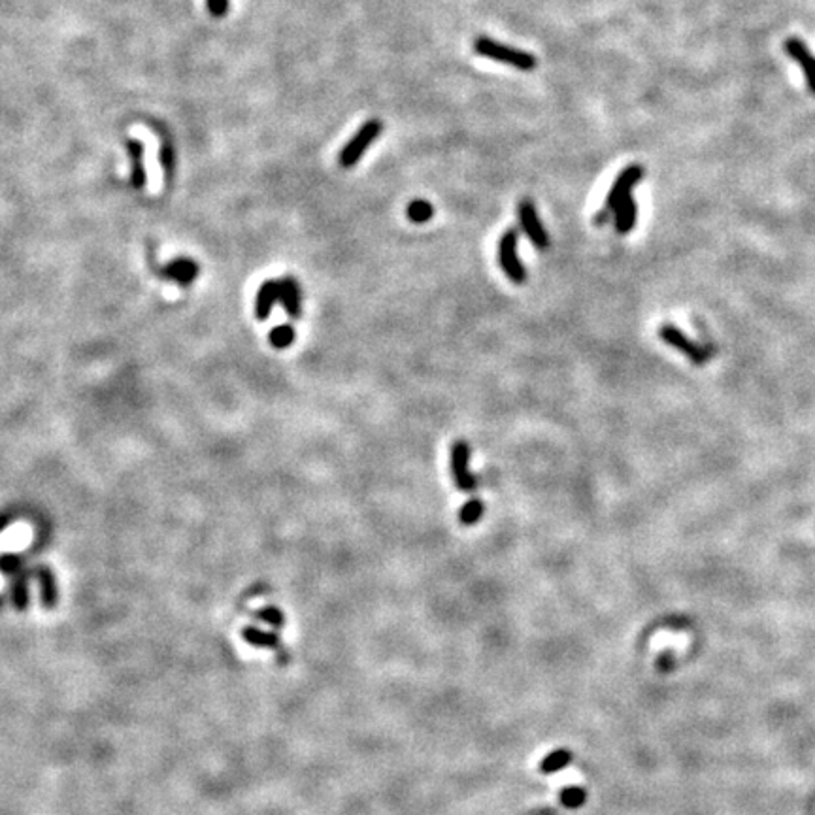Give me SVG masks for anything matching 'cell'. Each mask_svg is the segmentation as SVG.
<instances>
[{
    "instance_id": "ba28073f",
    "label": "cell",
    "mask_w": 815,
    "mask_h": 815,
    "mask_svg": "<svg viewBox=\"0 0 815 815\" xmlns=\"http://www.w3.org/2000/svg\"><path fill=\"white\" fill-rule=\"evenodd\" d=\"M783 48L802 66V70L806 74V83L810 87L811 95H815V57L811 55L808 46L800 38H789L787 42L783 43Z\"/></svg>"
},
{
    "instance_id": "d6986e66",
    "label": "cell",
    "mask_w": 815,
    "mask_h": 815,
    "mask_svg": "<svg viewBox=\"0 0 815 815\" xmlns=\"http://www.w3.org/2000/svg\"><path fill=\"white\" fill-rule=\"evenodd\" d=\"M206 6H208V11L211 14V17L221 19V17H225L228 14L231 2H228V0H206Z\"/></svg>"
},
{
    "instance_id": "8992f818",
    "label": "cell",
    "mask_w": 815,
    "mask_h": 815,
    "mask_svg": "<svg viewBox=\"0 0 815 815\" xmlns=\"http://www.w3.org/2000/svg\"><path fill=\"white\" fill-rule=\"evenodd\" d=\"M659 336L666 342V344H670V346L674 347V349L681 351L689 361H693L695 364H698V367L704 364V362L712 357V351L689 340L680 329H675L674 325H663L659 329Z\"/></svg>"
},
{
    "instance_id": "6da1fadb",
    "label": "cell",
    "mask_w": 815,
    "mask_h": 815,
    "mask_svg": "<svg viewBox=\"0 0 815 815\" xmlns=\"http://www.w3.org/2000/svg\"><path fill=\"white\" fill-rule=\"evenodd\" d=\"M475 53L487 59L497 61L503 65H510L517 70H532L536 66V57L532 53L521 51V49L510 48L504 43L497 42V40L487 38V36H480L474 43Z\"/></svg>"
},
{
    "instance_id": "5b68a950",
    "label": "cell",
    "mask_w": 815,
    "mask_h": 815,
    "mask_svg": "<svg viewBox=\"0 0 815 815\" xmlns=\"http://www.w3.org/2000/svg\"><path fill=\"white\" fill-rule=\"evenodd\" d=\"M449 466H451V475H453L457 489L465 493L474 491L478 487V481H475L474 474L470 472V446L465 440H457L451 446Z\"/></svg>"
},
{
    "instance_id": "52a82bcc",
    "label": "cell",
    "mask_w": 815,
    "mask_h": 815,
    "mask_svg": "<svg viewBox=\"0 0 815 815\" xmlns=\"http://www.w3.org/2000/svg\"><path fill=\"white\" fill-rule=\"evenodd\" d=\"M519 225L523 228V233L529 236V240L535 243L538 249H547L550 246V236L545 233L544 225H542L538 211L532 200L525 199L519 202Z\"/></svg>"
},
{
    "instance_id": "9a60e30c",
    "label": "cell",
    "mask_w": 815,
    "mask_h": 815,
    "mask_svg": "<svg viewBox=\"0 0 815 815\" xmlns=\"http://www.w3.org/2000/svg\"><path fill=\"white\" fill-rule=\"evenodd\" d=\"M406 216L411 223H427L434 216V208L427 200H414L406 208Z\"/></svg>"
},
{
    "instance_id": "ac0fdd59",
    "label": "cell",
    "mask_w": 815,
    "mask_h": 815,
    "mask_svg": "<svg viewBox=\"0 0 815 815\" xmlns=\"http://www.w3.org/2000/svg\"><path fill=\"white\" fill-rule=\"evenodd\" d=\"M38 576H40V582H42V600H43V606H48V608H51V606L55 604V600H57V593H55L53 576H51V572H49V570H46V568H40V570H38Z\"/></svg>"
},
{
    "instance_id": "30bf717a",
    "label": "cell",
    "mask_w": 815,
    "mask_h": 815,
    "mask_svg": "<svg viewBox=\"0 0 815 815\" xmlns=\"http://www.w3.org/2000/svg\"><path fill=\"white\" fill-rule=\"evenodd\" d=\"M280 303L291 317H300L303 313V291L298 281L291 275L280 280Z\"/></svg>"
},
{
    "instance_id": "4fadbf2b",
    "label": "cell",
    "mask_w": 815,
    "mask_h": 815,
    "mask_svg": "<svg viewBox=\"0 0 815 815\" xmlns=\"http://www.w3.org/2000/svg\"><path fill=\"white\" fill-rule=\"evenodd\" d=\"M616 231L619 234H626L631 233L632 228H634V225H636V219H638V204L636 200L629 199L625 200L619 208L616 210Z\"/></svg>"
},
{
    "instance_id": "7402d4cb",
    "label": "cell",
    "mask_w": 815,
    "mask_h": 815,
    "mask_svg": "<svg viewBox=\"0 0 815 815\" xmlns=\"http://www.w3.org/2000/svg\"><path fill=\"white\" fill-rule=\"evenodd\" d=\"M10 521H11L10 515H0V532H2V530H4L8 525H10Z\"/></svg>"
},
{
    "instance_id": "7a4b0ae2",
    "label": "cell",
    "mask_w": 815,
    "mask_h": 815,
    "mask_svg": "<svg viewBox=\"0 0 815 815\" xmlns=\"http://www.w3.org/2000/svg\"><path fill=\"white\" fill-rule=\"evenodd\" d=\"M384 130V123L379 119H368L367 123L362 125L361 129L357 130L355 136L347 142L344 149L340 152V161L342 168H351L355 167L357 162L361 161V157L367 153V149L372 146V142L382 135Z\"/></svg>"
},
{
    "instance_id": "3957f363",
    "label": "cell",
    "mask_w": 815,
    "mask_h": 815,
    "mask_svg": "<svg viewBox=\"0 0 815 815\" xmlns=\"http://www.w3.org/2000/svg\"><path fill=\"white\" fill-rule=\"evenodd\" d=\"M517 242V231L515 228H508L506 233L500 236V240H498V263L503 266L508 280H512L513 283H523L527 280V272H525L523 263L519 261Z\"/></svg>"
},
{
    "instance_id": "e0dca14e",
    "label": "cell",
    "mask_w": 815,
    "mask_h": 815,
    "mask_svg": "<svg viewBox=\"0 0 815 815\" xmlns=\"http://www.w3.org/2000/svg\"><path fill=\"white\" fill-rule=\"evenodd\" d=\"M483 512H485V506H483L480 498H472V500L465 503V506L461 508L459 521L463 525H475L481 519Z\"/></svg>"
},
{
    "instance_id": "5bb4252c",
    "label": "cell",
    "mask_w": 815,
    "mask_h": 815,
    "mask_svg": "<svg viewBox=\"0 0 815 815\" xmlns=\"http://www.w3.org/2000/svg\"><path fill=\"white\" fill-rule=\"evenodd\" d=\"M159 159H161V167L162 170H164V179H167V182H172L174 172H176V149H174V144L170 142V138H167V136H162Z\"/></svg>"
},
{
    "instance_id": "44dd1931",
    "label": "cell",
    "mask_w": 815,
    "mask_h": 815,
    "mask_svg": "<svg viewBox=\"0 0 815 815\" xmlns=\"http://www.w3.org/2000/svg\"><path fill=\"white\" fill-rule=\"evenodd\" d=\"M263 617H266V621L275 623V625H281V616L275 610H265L263 611Z\"/></svg>"
},
{
    "instance_id": "277c9868",
    "label": "cell",
    "mask_w": 815,
    "mask_h": 815,
    "mask_svg": "<svg viewBox=\"0 0 815 815\" xmlns=\"http://www.w3.org/2000/svg\"><path fill=\"white\" fill-rule=\"evenodd\" d=\"M642 178H643V168L640 167V164H631V167H626L625 170L616 178V182L611 185V189L608 191V196H606L604 202V210L610 211V214H616L617 208H619L625 200L631 199L632 189L642 182Z\"/></svg>"
},
{
    "instance_id": "8fae6325",
    "label": "cell",
    "mask_w": 815,
    "mask_h": 815,
    "mask_svg": "<svg viewBox=\"0 0 815 815\" xmlns=\"http://www.w3.org/2000/svg\"><path fill=\"white\" fill-rule=\"evenodd\" d=\"M162 275L168 280L178 281L179 285H189L193 283L194 278L199 275V265L191 259L179 257V259L170 261L164 268H162Z\"/></svg>"
},
{
    "instance_id": "9c48e42d",
    "label": "cell",
    "mask_w": 815,
    "mask_h": 815,
    "mask_svg": "<svg viewBox=\"0 0 815 815\" xmlns=\"http://www.w3.org/2000/svg\"><path fill=\"white\" fill-rule=\"evenodd\" d=\"M127 146V153L130 157V185L135 189H144L146 187L147 176L146 168H144V144L136 138H127L125 142Z\"/></svg>"
},
{
    "instance_id": "ffe728a7",
    "label": "cell",
    "mask_w": 815,
    "mask_h": 815,
    "mask_svg": "<svg viewBox=\"0 0 815 815\" xmlns=\"http://www.w3.org/2000/svg\"><path fill=\"white\" fill-rule=\"evenodd\" d=\"M19 557L16 555H2L0 557V568L2 570H6V572H14L17 567H19Z\"/></svg>"
},
{
    "instance_id": "2e32d148",
    "label": "cell",
    "mask_w": 815,
    "mask_h": 815,
    "mask_svg": "<svg viewBox=\"0 0 815 815\" xmlns=\"http://www.w3.org/2000/svg\"><path fill=\"white\" fill-rule=\"evenodd\" d=\"M268 340H270V344L275 349H285V347H289L295 342V329H293L291 325H278L275 329L270 330Z\"/></svg>"
},
{
    "instance_id": "7c38bea8",
    "label": "cell",
    "mask_w": 815,
    "mask_h": 815,
    "mask_svg": "<svg viewBox=\"0 0 815 815\" xmlns=\"http://www.w3.org/2000/svg\"><path fill=\"white\" fill-rule=\"evenodd\" d=\"M280 303V281H265L261 285L259 293H257V300H255V313L261 321H265L270 315L274 304Z\"/></svg>"
}]
</instances>
